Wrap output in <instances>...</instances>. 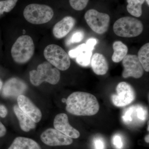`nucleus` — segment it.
<instances>
[{"mask_svg":"<svg viewBox=\"0 0 149 149\" xmlns=\"http://www.w3.org/2000/svg\"><path fill=\"white\" fill-rule=\"evenodd\" d=\"M67 111L76 116H91L98 112L100 105L92 94L76 92L70 95L66 101Z\"/></svg>","mask_w":149,"mask_h":149,"instance_id":"f257e3e1","label":"nucleus"},{"mask_svg":"<svg viewBox=\"0 0 149 149\" xmlns=\"http://www.w3.org/2000/svg\"><path fill=\"white\" fill-rule=\"evenodd\" d=\"M29 76L31 83L35 86H39L44 82L56 85L60 79V72L49 63L45 62L39 65L37 70L30 71Z\"/></svg>","mask_w":149,"mask_h":149,"instance_id":"f03ea898","label":"nucleus"},{"mask_svg":"<svg viewBox=\"0 0 149 149\" xmlns=\"http://www.w3.org/2000/svg\"><path fill=\"white\" fill-rule=\"evenodd\" d=\"M143 23L134 17H124L117 19L113 25V30L118 36L134 37L141 35L143 30Z\"/></svg>","mask_w":149,"mask_h":149,"instance_id":"7ed1b4c3","label":"nucleus"},{"mask_svg":"<svg viewBox=\"0 0 149 149\" xmlns=\"http://www.w3.org/2000/svg\"><path fill=\"white\" fill-rule=\"evenodd\" d=\"M34 52L35 45L32 38L28 35H22L13 44L11 53L15 61L22 64L29 61Z\"/></svg>","mask_w":149,"mask_h":149,"instance_id":"20e7f679","label":"nucleus"},{"mask_svg":"<svg viewBox=\"0 0 149 149\" xmlns=\"http://www.w3.org/2000/svg\"><path fill=\"white\" fill-rule=\"evenodd\" d=\"M54 15V11L50 7L36 3L27 6L23 12V15L27 21L35 24L49 22L53 17Z\"/></svg>","mask_w":149,"mask_h":149,"instance_id":"39448f33","label":"nucleus"},{"mask_svg":"<svg viewBox=\"0 0 149 149\" xmlns=\"http://www.w3.org/2000/svg\"><path fill=\"white\" fill-rule=\"evenodd\" d=\"M44 55L48 62L57 69L64 71L70 66L69 55L63 48L57 45L52 44L47 46L44 50Z\"/></svg>","mask_w":149,"mask_h":149,"instance_id":"423d86ee","label":"nucleus"},{"mask_svg":"<svg viewBox=\"0 0 149 149\" xmlns=\"http://www.w3.org/2000/svg\"><path fill=\"white\" fill-rule=\"evenodd\" d=\"M84 17L88 26L97 34H104L107 31L110 21L107 14L92 9L86 12Z\"/></svg>","mask_w":149,"mask_h":149,"instance_id":"0eeeda50","label":"nucleus"},{"mask_svg":"<svg viewBox=\"0 0 149 149\" xmlns=\"http://www.w3.org/2000/svg\"><path fill=\"white\" fill-rule=\"evenodd\" d=\"M116 91L117 94L113 95L111 97L112 102L116 106H126L135 100V91L129 83L120 82L117 85Z\"/></svg>","mask_w":149,"mask_h":149,"instance_id":"6e6552de","label":"nucleus"},{"mask_svg":"<svg viewBox=\"0 0 149 149\" xmlns=\"http://www.w3.org/2000/svg\"><path fill=\"white\" fill-rule=\"evenodd\" d=\"M124 69L122 73L124 78H141L144 74V69L136 55H127L123 59Z\"/></svg>","mask_w":149,"mask_h":149,"instance_id":"1a4fd4ad","label":"nucleus"},{"mask_svg":"<svg viewBox=\"0 0 149 149\" xmlns=\"http://www.w3.org/2000/svg\"><path fill=\"white\" fill-rule=\"evenodd\" d=\"M40 139L44 143L50 146H68L73 141L71 138L53 128L45 130L41 134Z\"/></svg>","mask_w":149,"mask_h":149,"instance_id":"9d476101","label":"nucleus"},{"mask_svg":"<svg viewBox=\"0 0 149 149\" xmlns=\"http://www.w3.org/2000/svg\"><path fill=\"white\" fill-rule=\"evenodd\" d=\"M54 125L55 129L71 139H77L80 137V132L69 124L68 117L65 113H59L56 116Z\"/></svg>","mask_w":149,"mask_h":149,"instance_id":"9b49d317","label":"nucleus"},{"mask_svg":"<svg viewBox=\"0 0 149 149\" xmlns=\"http://www.w3.org/2000/svg\"><path fill=\"white\" fill-rule=\"evenodd\" d=\"M27 85L22 80L12 78L6 82L3 88V95L6 97H18L26 91Z\"/></svg>","mask_w":149,"mask_h":149,"instance_id":"f8f14e48","label":"nucleus"},{"mask_svg":"<svg viewBox=\"0 0 149 149\" xmlns=\"http://www.w3.org/2000/svg\"><path fill=\"white\" fill-rule=\"evenodd\" d=\"M17 102L19 109L34 122L38 123L41 120L42 117L41 111L28 97L20 95L17 97Z\"/></svg>","mask_w":149,"mask_h":149,"instance_id":"ddd939ff","label":"nucleus"},{"mask_svg":"<svg viewBox=\"0 0 149 149\" xmlns=\"http://www.w3.org/2000/svg\"><path fill=\"white\" fill-rule=\"evenodd\" d=\"M93 51L88 48L86 44H81L68 52V55L71 58H76V61L79 65L88 66L91 62Z\"/></svg>","mask_w":149,"mask_h":149,"instance_id":"4468645a","label":"nucleus"},{"mask_svg":"<svg viewBox=\"0 0 149 149\" xmlns=\"http://www.w3.org/2000/svg\"><path fill=\"white\" fill-rule=\"evenodd\" d=\"M75 24V20L71 16H66L56 23L53 29L54 37L61 39L66 36Z\"/></svg>","mask_w":149,"mask_h":149,"instance_id":"2eb2a0df","label":"nucleus"},{"mask_svg":"<svg viewBox=\"0 0 149 149\" xmlns=\"http://www.w3.org/2000/svg\"><path fill=\"white\" fill-rule=\"evenodd\" d=\"M91 66L93 71L98 75L106 74L109 69V65L106 58L103 55L95 53L91 59Z\"/></svg>","mask_w":149,"mask_h":149,"instance_id":"dca6fc26","label":"nucleus"},{"mask_svg":"<svg viewBox=\"0 0 149 149\" xmlns=\"http://www.w3.org/2000/svg\"><path fill=\"white\" fill-rule=\"evenodd\" d=\"M13 111L19 121V125L22 130L24 132H27L35 128L36 123L23 112L18 106H15Z\"/></svg>","mask_w":149,"mask_h":149,"instance_id":"f3484780","label":"nucleus"},{"mask_svg":"<svg viewBox=\"0 0 149 149\" xmlns=\"http://www.w3.org/2000/svg\"><path fill=\"white\" fill-rule=\"evenodd\" d=\"M8 149H42L34 140L23 137H17Z\"/></svg>","mask_w":149,"mask_h":149,"instance_id":"a211bd4d","label":"nucleus"},{"mask_svg":"<svg viewBox=\"0 0 149 149\" xmlns=\"http://www.w3.org/2000/svg\"><path fill=\"white\" fill-rule=\"evenodd\" d=\"M113 47L114 52L112 56V60L115 63L121 61L128 54V47L121 41L115 42Z\"/></svg>","mask_w":149,"mask_h":149,"instance_id":"6ab92c4d","label":"nucleus"},{"mask_svg":"<svg viewBox=\"0 0 149 149\" xmlns=\"http://www.w3.org/2000/svg\"><path fill=\"white\" fill-rule=\"evenodd\" d=\"M127 10L132 16L140 17L142 14V5L145 0H127Z\"/></svg>","mask_w":149,"mask_h":149,"instance_id":"aec40b11","label":"nucleus"},{"mask_svg":"<svg viewBox=\"0 0 149 149\" xmlns=\"http://www.w3.org/2000/svg\"><path fill=\"white\" fill-rule=\"evenodd\" d=\"M138 58L144 70L149 71V43H147L141 47L139 51Z\"/></svg>","mask_w":149,"mask_h":149,"instance_id":"412c9836","label":"nucleus"},{"mask_svg":"<svg viewBox=\"0 0 149 149\" xmlns=\"http://www.w3.org/2000/svg\"><path fill=\"white\" fill-rule=\"evenodd\" d=\"M18 0L0 1V16L4 12L8 13L15 7Z\"/></svg>","mask_w":149,"mask_h":149,"instance_id":"4be33fe9","label":"nucleus"},{"mask_svg":"<svg viewBox=\"0 0 149 149\" xmlns=\"http://www.w3.org/2000/svg\"><path fill=\"white\" fill-rule=\"evenodd\" d=\"M84 37V33L81 30L73 32L70 37L68 39L66 44L68 45L74 43L80 42L83 40Z\"/></svg>","mask_w":149,"mask_h":149,"instance_id":"5701e85b","label":"nucleus"},{"mask_svg":"<svg viewBox=\"0 0 149 149\" xmlns=\"http://www.w3.org/2000/svg\"><path fill=\"white\" fill-rule=\"evenodd\" d=\"M89 0H69L70 4L72 8L76 10H82L88 5Z\"/></svg>","mask_w":149,"mask_h":149,"instance_id":"b1692460","label":"nucleus"},{"mask_svg":"<svg viewBox=\"0 0 149 149\" xmlns=\"http://www.w3.org/2000/svg\"><path fill=\"white\" fill-rule=\"evenodd\" d=\"M134 110V108L130 107L126 110L124 113V115L123 116V119L125 123L131 122L132 120V116Z\"/></svg>","mask_w":149,"mask_h":149,"instance_id":"393cba45","label":"nucleus"},{"mask_svg":"<svg viewBox=\"0 0 149 149\" xmlns=\"http://www.w3.org/2000/svg\"><path fill=\"white\" fill-rule=\"evenodd\" d=\"M112 141L113 145L116 149H122L123 147V143L122 138L120 135L118 134L115 135L113 138Z\"/></svg>","mask_w":149,"mask_h":149,"instance_id":"a878e982","label":"nucleus"},{"mask_svg":"<svg viewBox=\"0 0 149 149\" xmlns=\"http://www.w3.org/2000/svg\"><path fill=\"white\" fill-rule=\"evenodd\" d=\"M137 117L140 120L144 121L146 117V111L142 107L139 106L136 109Z\"/></svg>","mask_w":149,"mask_h":149,"instance_id":"bb28decb","label":"nucleus"},{"mask_svg":"<svg viewBox=\"0 0 149 149\" xmlns=\"http://www.w3.org/2000/svg\"><path fill=\"white\" fill-rule=\"evenodd\" d=\"M95 149H104L105 144L102 139L100 138H96L94 141Z\"/></svg>","mask_w":149,"mask_h":149,"instance_id":"cd10ccee","label":"nucleus"},{"mask_svg":"<svg viewBox=\"0 0 149 149\" xmlns=\"http://www.w3.org/2000/svg\"><path fill=\"white\" fill-rule=\"evenodd\" d=\"M97 41L96 39L91 38L87 41L85 44L88 48L91 51H93L95 48V46L97 44Z\"/></svg>","mask_w":149,"mask_h":149,"instance_id":"c85d7f7f","label":"nucleus"},{"mask_svg":"<svg viewBox=\"0 0 149 149\" xmlns=\"http://www.w3.org/2000/svg\"><path fill=\"white\" fill-rule=\"evenodd\" d=\"M8 114V110L6 107L0 104V116L2 118L6 117Z\"/></svg>","mask_w":149,"mask_h":149,"instance_id":"c756f323","label":"nucleus"},{"mask_svg":"<svg viewBox=\"0 0 149 149\" xmlns=\"http://www.w3.org/2000/svg\"><path fill=\"white\" fill-rule=\"evenodd\" d=\"M6 133V129L1 122H0V138L5 136Z\"/></svg>","mask_w":149,"mask_h":149,"instance_id":"7c9ffc66","label":"nucleus"},{"mask_svg":"<svg viewBox=\"0 0 149 149\" xmlns=\"http://www.w3.org/2000/svg\"><path fill=\"white\" fill-rule=\"evenodd\" d=\"M149 135H147L145 137V141L147 142V143H149Z\"/></svg>","mask_w":149,"mask_h":149,"instance_id":"2f4dec72","label":"nucleus"},{"mask_svg":"<svg viewBox=\"0 0 149 149\" xmlns=\"http://www.w3.org/2000/svg\"><path fill=\"white\" fill-rule=\"evenodd\" d=\"M3 86V82L2 81V80L0 79V91H1V89L2 88Z\"/></svg>","mask_w":149,"mask_h":149,"instance_id":"473e14b6","label":"nucleus"},{"mask_svg":"<svg viewBox=\"0 0 149 149\" xmlns=\"http://www.w3.org/2000/svg\"><path fill=\"white\" fill-rule=\"evenodd\" d=\"M146 2L147 4H148V5L149 6V0H146Z\"/></svg>","mask_w":149,"mask_h":149,"instance_id":"72a5a7b5","label":"nucleus"}]
</instances>
